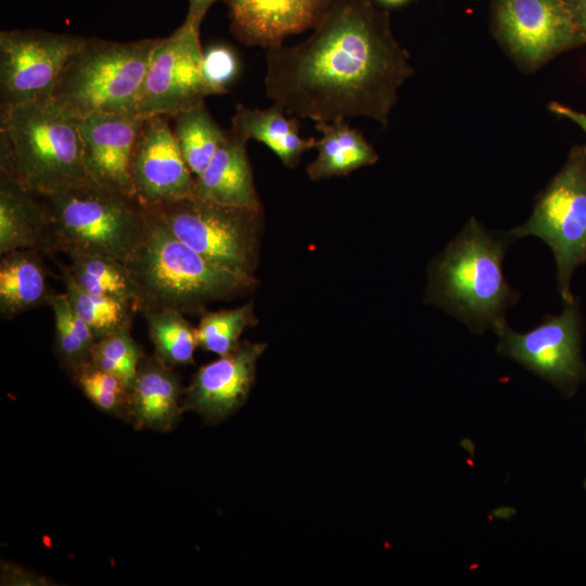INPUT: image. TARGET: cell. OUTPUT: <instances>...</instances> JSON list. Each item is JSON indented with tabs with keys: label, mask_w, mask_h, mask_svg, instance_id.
<instances>
[{
	"label": "cell",
	"mask_w": 586,
	"mask_h": 586,
	"mask_svg": "<svg viewBox=\"0 0 586 586\" xmlns=\"http://www.w3.org/2000/svg\"><path fill=\"white\" fill-rule=\"evenodd\" d=\"M142 123L136 113H93L79 118L84 165L90 179L136 196L131 161Z\"/></svg>",
	"instance_id": "9a60e30c"
},
{
	"label": "cell",
	"mask_w": 586,
	"mask_h": 586,
	"mask_svg": "<svg viewBox=\"0 0 586 586\" xmlns=\"http://www.w3.org/2000/svg\"><path fill=\"white\" fill-rule=\"evenodd\" d=\"M202 73L209 95L228 92L239 74V61L232 49L214 44L203 52Z\"/></svg>",
	"instance_id": "4dcf8cb0"
},
{
	"label": "cell",
	"mask_w": 586,
	"mask_h": 586,
	"mask_svg": "<svg viewBox=\"0 0 586 586\" xmlns=\"http://www.w3.org/2000/svg\"><path fill=\"white\" fill-rule=\"evenodd\" d=\"M136 198L145 208L194 194L195 176L186 164L165 116L143 119L131 161Z\"/></svg>",
	"instance_id": "4fadbf2b"
},
{
	"label": "cell",
	"mask_w": 586,
	"mask_h": 586,
	"mask_svg": "<svg viewBox=\"0 0 586 586\" xmlns=\"http://www.w3.org/2000/svg\"><path fill=\"white\" fill-rule=\"evenodd\" d=\"M162 38L117 42L87 38L72 55L51 94L81 118L93 113H136L152 54Z\"/></svg>",
	"instance_id": "8992f818"
},
{
	"label": "cell",
	"mask_w": 586,
	"mask_h": 586,
	"mask_svg": "<svg viewBox=\"0 0 586 586\" xmlns=\"http://www.w3.org/2000/svg\"><path fill=\"white\" fill-rule=\"evenodd\" d=\"M230 131L245 140L254 139L268 146L289 167H296L303 154L316 148L314 137L303 138L298 118L289 115L273 103L267 109L238 104L231 118Z\"/></svg>",
	"instance_id": "d6986e66"
},
{
	"label": "cell",
	"mask_w": 586,
	"mask_h": 586,
	"mask_svg": "<svg viewBox=\"0 0 586 586\" xmlns=\"http://www.w3.org/2000/svg\"><path fill=\"white\" fill-rule=\"evenodd\" d=\"M514 240L509 231L493 232L471 217L432 259L424 302L462 321L474 333L492 330L499 335L507 326V310L520 298L502 267Z\"/></svg>",
	"instance_id": "7a4b0ae2"
},
{
	"label": "cell",
	"mask_w": 586,
	"mask_h": 586,
	"mask_svg": "<svg viewBox=\"0 0 586 586\" xmlns=\"http://www.w3.org/2000/svg\"><path fill=\"white\" fill-rule=\"evenodd\" d=\"M255 321L252 303L205 313L195 328L198 345L218 356L227 355L238 347L243 331Z\"/></svg>",
	"instance_id": "83f0119b"
},
{
	"label": "cell",
	"mask_w": 586,
	"mask_h": 586,
	"mask_svg": "<svg viewBox=\"0 0 586 586\" xmlns=\"http://www.w3.org/2000/svg\"><path fill=\"white\" fill-rule=\"evenodd\" d=\"M68 258V270L84 290L130 301L138 306L137 289L124 263L100 255H75Z\"/></svg>",
	"instance_id": "4316f807"
},
{
	"label": "cell",
	"mask_w": 586,
	"mask_h": 586,
	"mask_svg": "<svg viewBox=\"0 0 586 586\" xmlns=\"http://www.w3.org/2000/svg\"><path fill=\"white\" fill-rule=\"evenodd\" d=\"M575 24L586 41V0H569Z\"/></svg>",
	"instance_id": "d6a6232c"
},
{
	"label": "cell",
	"mask_w": 586,
	"mask_h": 586,
	"mask_svg": "<svg viewBox=\"0 0 586 586\" xmlns=\"http://www.w3.org/2000/svg\"><path fill=\"white\" fill-rule=\"evenodd\" d=\"M548 110L558 116L565 117L574 122L586 133V114L585 113L577 112L564 104L555 102V101L548 105Z\"/></svg>",
	"instance_id": "1f68e13d"
},
{
	"label": "cell",
	"mask_w": 586,
	"mask_h": 586,
	"mask_svg": "<svg viewBox=\"0 0 586 586\" xmlns=\"http://www.w3.org/2000/svg\"><path fill=\"white\" fill-rule=\"evenodd\" d=\"M130 328H122L97 339L90 354V362L94 367L115 374L128 386L145 356L141 346L132 339Z\"/></svg>",
	"instance_id": "f1b7e54d"
},
{
	"label": "cell",
	"mask_w": 586,
	"mask_h": 586,
	"mask_svg": "<svg viewBox=\"0 0 586 586\" xmlns=\"http://www.w3.org/2000/svg\"><path fill=\"white\" fill-rule=\"evenodd\" d=\"M146 212L141 241L125 263L141 314L161 309L199 313L208 303L233 298L255 286L254 277L238 276L211 263L175 237L152 211Z\"/></svg>",
	"instance_id": "3957f363"
},
{
	"label": "cell",
	"mask_w": 586,
	"mask_h": 586,
	"mask_svg": "<svg viewBox=\"0 0 586 586\" xmlns=\"http://www.w3.org/2000/svg\"><path fill=\"white\" fill-rule=\"evenodd\" d=\"M315 126L321 137L316 141L317 157L306 169L311 180L345 176L378 162L377 151L362 132L344 119L318 122Z\"/></svg>",
	"instance_id": "7402d4cb"
},
{
	"label": "cell",
	"mask_w": 586,
	"mask_h": 586,
	"mask_svg": "<svg viewBox=\"0 0 586 586\" xmlns=\"http://www.w3.org/2000/svg\"><path fill=\"white\" fill-rule=\"evenodd\" d=\"M200 26L186 17L176 30L161 39L139 94L137 114L141 118L171 117L209 95L202 73Z\"/></svg>",
	"instance_id": "8fae6325"
},
{
	"label": "cell",
	"mask_w": 586,
	"mask_h": 586,
	"mask_svg": "<svg viewBox=\"0 0 586 586\" xmlns=\"http://www.w3.org/2000/svg\"><path fill=\"white\" fill-rule=\"evenodd\" d=\"M266 347L265 343L243 341L229 354L200 367L183 391L182 410L194 411L209 424L230 417L246 402Z\"/></svg>",
	"instance_id": "5bb4252c"
},
{
	"label": "cell",
	"mask_w": 586,
	"mask_h": 586,
	"mask_svg": "<svg viewBox=\"0 0 586 586\" xmlns=\"http://www.w3.org/2000/svg\"><path fill=\"white\" fill-rule=\"evenodd\" d=\"M246 144L247 140L228 131L208 166L195 177L194 194L220 204L262 209Z\"/></svg>",
	"instance_id": "ac0fdd59"
},
{
	"label": "cell",
	"mask_w": 586,
	"mask_h": 586,
	"mask_svg": "<svg viewBox=\"0 0 586 586\" xmlns=\"http://www.w3.org/2000/svg\"><path fill=\"white\" fill-rule=\"evenodd\" d=\"M39 250H16L0 255V314L5 320L48 305L52 291Z\"/></svg>",
	"instance_id": "ffe728a7"
},
{
	"label": "cell",
	"mask_w": 586,
	"mask_h": 586,
	"mask_svg": "<svg viewBox=\"0 0 586 586\" xmlns=\"http://www.w3.org/2000/svg\"><path fill=\"white\" fill-rule=\"evenodd\" d=\"M189 8L187 17L201 24L208 9L217 0H188Z\"/></svg>",
	"instance_id": "836d02e7"
},
{
	"label": "cell",
	"mask_w": 586,
	"mask_h": 586,
	"mask_svg": "<svg viewBox=\"0 0 586 586\" xmlns=\"http://www.w3.org/2000/svg\"><path fill=\"white\" fill-rule=\"evenodd\" d=\"M42 199L46 255H100L125 264L146 226V208L136 196L91 179Z\"/></svg>",
	"instance_id": "5b68a950"
},
{
	"label": "cell",
	"mask_w": 586,
	"mask_h": 586,
	"mask_svg": "<svg viewBox=\"0 0 586 586\" xmlns=\"http://www.w3.org/2000/svg\"><path fill=\"white\" fill-rule=\"evenodd\" d=\"M498 336L499 355L550 382L564 395L572 396L586 381L581 318L574 302L565 304L559 316H546L527 332H517L507 324Z\"/></svg>",
	"instance_id": "7c38bea8"
},
{
	"label": "cell",
	"mask_w": 586,
	"mask_h": 586,
	"mask_svg": "<svg viewBox=\"0 0 586 586\" xmlns=\"http://www.w3.org/2000/svg\"><path fill=\"white\" fill-rule=\"evenodd\" d=\"M73 379L97 408L117 417L126 416L129 386L120 378L89 361L73 374Z\"/></svg>",
	"instance_id": "f546056e"
},
{
	"label": "cell",
	"mask_w": 586,
	"mask_h": 586,
	"mask_svg": "<svg viewBox=\"0 0 586 586\" xmlns=\"http://www.w3.org/2000/svg\"><path fill=\"white\" fill-rule=\"evenodd\" d=\"M148 322L149 335L155 355L170 367L194 364L198 345L195 328L173 309L151 310L142 314Z\"/></svg>",
	"instance_id": "484cf974"
},
{
	"label": "cell",
	"mask_w": 586,
	"mask_h": 586,
	"mask_svg": "<svg viewBox=\"0 0 586 586\" xmlns=\"http://www.w3.org/2000/svg\"><path fill=\"white\" fill-rule=\"evenodd\" d=\"M509 232L515 240L537 237L550 247L561 297L573 303L571 278L586 262V145L572 148L562 168L536 196L527 221Z\"/></svg>",
	"instance_id": "ba28073f"
},
{
	"label": "cell",
	"mask_w": 586,
	"mask_h": 586,
	"mask_svg": "<svg viewBox=\"0 0 586 586\" xmlns=\"http://www.w3.org/2000/svg\"><path fill=\"white\" fill-rule=\"evenodd\" d=\"M148 209L211 263L238 276L254 277L262 209L220 204L195 194Z\"/></svg>",
	"instance_id": "52a82bcc"
},
{
	"label": "cell",
	"mask_w": 586,
	"mask_h": 586,
	"mask_svg": "<svg viewBox=\"0 0 586 586\" xmlns=\"http://www.w3.org/2000/svg\"><path fill=\"white\" fill-rule=\"evenodd\" d=\"M48 305L54 316V346L64 369L72 375L90 361L95 336L89 326L72 309L65 293L52 292Z\"/></svg>",
	"instance_id": "d4e9b609"
},
{
	"label": "cell",
	"mask_w": 586,
	"mask_h": 586,
	"mask_svg": "<svg viewBox=\"0 0 586 586\" xmlns=\"http://www.w3.org/2000/svg\"><path fill=\"white\" fill-rule=\"evenodd\" d=\"M413 73L386 11L373 0H331L306 40L266 50L265 91L297 118L367 117L386 127Z\"/></svg>",
	"instance_id": "6da1fadb"
},
{
	"label": "cell",
	"mask_w": 586,
	"mask_h": 586,
	"mask_svg": "<svg viewBox=\"0 0 586 586\" xmlns=\"http://www.w3.org/2000/svg\"><path fill=\"white\" fill-rule=\"evenodd\" d=\"M46 207L39 195L0 175V255L42 250Z\"/></svg>",
	"instance_id": "44dd1931"
},
{
	"label": "cell",
	"mask_w": 586,
	"mask_h": 586,
	"mask_svg": "<svg viewBox=\"0 0 586 586\" xmlns=\"http://www.w3.org/2000/svg\"><path fill=\"white\" fill-rule=\"evenodd\" d=\"M183 391L174 367L145 355L129 386L125 417L137 430L168 432L183 412Z\"/></svg>",
	"instance_id": "e0dca14e"
},
{
	"label": "cell",
	"mask_w": 586,
	"mask_h": 586,
	"mask_svg": "<svg viewBox=\"0 0 586 586\" xmlns=\"http://www.w3.org/2000/svg\"><path fill=\"white\" fill-rule=\"evenodd\" d=\"M331 0H227L230 31L241 43L270 49L313 29Z\"/></svg>",
	"instance_id": "2e32d148"
},
{
	"label": "cell",
	"mask_w": 586,
	"mask_h": 586,
	"mask_svg": "<svg viewBox=\"0 0 586 586\" xmlns=\"http://www.w3.org/2000/svg\"><path fill=\"white\" fill-rule=\"evenodd\" d=\"M171 130L186 164L198 177L208 166L226 139L222 129L208 112L205 101L170 117Z\"/></svg>",
	"instance_id": "cb8c5ba5"
},
{
	"label": "cell",
	"mask_w": 586,
	"mask_h": 586,
	"mask_svg": "<svg viewBox=\"0 0 586 586\" xmlns=\"http://www.w3.org/2000/svg\"><path fill=\"white\" fill-rule=\"evenodd\" d=\"M59 278L65 288V295L74 310L92 330L95 339H99L115 330L131 327L138 306L126 300L92 294L84 290L72 277L67 265L56 260Z\"/></svg>",
	"instance_id": "603a6c76"
},
{
	"label": "cell",
	"mask_w": 586,
	"mask_h": 586,
	"mask_svg": "<svg viewBox=\"0 0 586 586\" xmlns=\"http://www.w3.org/2000/svg\"><path fill=\"white\" fill-rule=\"evenodd\" d=\"M492 25L496 40L524 72L586 44L569 0H493Z\"/></svg>",
	"instance_id": "9c48e42d"
},
{
	"label": "cell",
	"mask_w": 586,
	"mask_h": 586,
	"mask_svg": "<svg viewBox=\"0 0 586 586\" xmlns=\"http://www.w3.org/2000/svg\"><path fill=\"white\" fill-rule=\"evenodd\" d=\"M86 37L35 29L0 31V107L50 98Z\"/></svg>",
	"instance_id": "30bf717a"
},
{
	"label": "cell",
	"mask_w": 586,
	"mask_h": 586,
	"mask_svg": "<svg viewBox=\"0 0 586 586\" xmlns=\"http://www.w3.org/2000/svg\"><path fill=\"white\" fill-rule=\"evenodd\" d=\"M411 0H373V2L379 7L383 8H397L404 4H407Z\"/></svg>",
	"instance_id": "e575fe53"
},
{
	"label": "cell",
	"mask_w": 586,
	"mask_h": 586,
	"mask_svg": "<svg viewBox=\"0 0 586 586\" xmlns=\"http://www.w3.org/2000/svg\"><path fill=\"white\" fill-rule=\"evenodd\" d=\"M0 175L39 195L90 180L79 118L51 97L0 107Z\"/></svg>",
	"instance_id": "277c9868"
}]
</instances>
